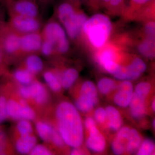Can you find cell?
<instances>
[{
  "label": "cell",
  "instance_id": "21",
  "mask_svg": "<svg viewBox=\"0 0 155 155\" xmlns=\"http://www.w3.org/2000/svg\"><path fill=\"white\" fill-rule=\"evenodd\" d=\"M26 66L29 72L38 73L42 70L43 63L41 58L36 55L29 56L26 60Z\"/></svg>",
  "mask_w": 155,
  "mask_h": 155
},
{
  "label": "cell",
  "instance_id": "4",
  "mask_svg": "<svg viewBox=\"0 0 155 155\" xmlns=\"http://www.w3.org/2000/svg\"><path fill=\"white\" fill-rule=\"evenodd\" d=\"M44 35L45 40L50 41L54 47L56 46L60 52L65 53L68 50L69 43L66 32L59 24L51 22L47 24Z\"/></svg>",
  "mask_w": 155,
  "mask_h": 155
},
{
  "label": "cell",
  "instance_id": "10",
  "mask_svg": "<svg viewBox=\"0 0 155 155\" xmlns=\"http://www.w3.org/2000/svg\"><path fill=\"white\" fill-rule=\"evenodd\" d=\"M42 43V39L39 34L26 33L20 36V50L25 52L36 51L41 48Z\"/></svg>",
  "mask_w": 155,
  "mask_h": 155
},
{
  "label": "cell",
  "instance_id": "9",
  "mask_svg": "<svg viewBox=\"0 0 155 155\" xmlns=\"http://www.w3.org/2000/svg\"><path fill=\"white\" fill-rule=\"evenodd\" d=\"M133 90V85L131 82L126 80L124 81L120 84L118 91L114 96L115 104L120 107H127L132 98Z\"/></svg>",
  "mask_w": 155,
  "mask_h": 155
},
{
  "label": "cell",
  "instance_id": "3",
  "mask_svg": "<svg viewBox=\"0 0 155 155\" xmlns=\"http://www.w3.org/2000/svg\"><path fill=\"white\" fill-rule=\"evenodd\" d=\"M58 15L68 35L72 39L76 38L81 33L87 19L84 13L75 11L71 4L66 2L59 6Z\"/></svg>",
  "mask_w": 155,
  "mask_h": 155
},
{
  "label": "cell",
  "instance_id": "29",
  "mask_svg": "<svg viewBox=\"0 0 155 155\" xmlns=\"http://www.w3.org/2000/svg\"><path fill=\"white\" fill-rule=\"evenodd\" d=\"M151 89V85L148 82H141L136 86L135 93L140 96L146 98L147 96L150 93Z\"/></svg>",
  "mask_w": 155,
  "mask_h": 155
},
{
  "label": "cell",
  "instance_id": "38",
  "mask_svg": "<svg viewBox=\"0 0 155 155\" xmlns=\"http://www.w3.org/2000/svg\"><path fill=\"white\" fill-rule=\"evenodd\" d=\"M155 22H148L145 28V31L147 34V38L150 39H154L155 38Z\"/></svg>",
  "mask_w": 155,
  "mask_h": 155
},
{
  "label": "cell",
  "instance_id": "12",
  "mask_svg": "<svg viewBox=\"0 0 155 155\" xmlns=\"http://www.w3.org/2000/svg\"><path fill=\"white\" fill-rule=\"evenodd\" d=\"M130 129L124 127L120 129L116 139L111 144V150L116 155H122L127 150V138Z\"/></svg>",
  "mask_w": 155,
  "mask_h": 155
},
{
  "label": "cell",
  "instance_id": "31",
  "mask_svg": "<svg viewBox=\"0 0 155 155\" xmlns=\"http://www.w3.org/2000/svg\"><path fill=\"white\" fill-rule=\"evenodd\" d=\"M8 148V140L5 132L0 129V155L5 154Z\"/></svg>",
  "mask_w": 155,
  "mask_h": 155
},
{
  "label": "cell",
  "instance_id": "43",
  "mask_svg": "<svg viewBox=\"0 0 155 155\" xmlns=\"http://www.w3.org/2000/svg\"><path fill=\"white\" fill-rule=\"evenodd\" d=\"M13 1L14 0H0V2L3 3L5 5H7L9 6L11 5V4Z\"/></svg>",
  "mask_w": 155,
  "mask_h": 155
},
{
  "label": "cell",
  "instance_id": "36",
  "mask_svg": "<svg viewBox=\"0 0 155 155\" xmlns=\"http://www.w3.org/2000/svg\"><path fill=\"white\" fill-rule=\"evenodd\" d=\"M94 116L96 121L99 123H102L105 121L106 118V113L105 109L99 107L98 108L94 113Z\"/></svg>",
  "mask_w": 155,
  "mask_h": 155
},
{
  "label": "cell",
  "instance_id": "15",
  "mask_svg": "<svg viewBox=\"0 0 155 155\" xmlns=\"http://www.w3.org/2000/svg\"><path fill=\"white\" fill-rule=\"evenodd\" d=\"M145 98L136 93H133L129 105L130 106V113L133 117L139 118L144 116L145 113Z\"/></svg>",
  "mask_w": 155,
  "mask_h": 155
},
{
  "label": "cell",
  "instance_id": "6",
  "mask_svg": "<svg viewBox=\"0 0 155 155\" xmlns=\"http://www.w3.org/2000/svg\"><path fill=\"white\" fill-rule=\"evenodd\" d=\"M18 93L23 99H33L37 104H45L48 98V93L45 86L38 82L22 85L18 90Z\"/></svg>",
  "mask_w": 155,
  "mask_h": 155
},
{
  "label": "cell",
  "instance_id": "46",
  "mask_svg": "<svg viewBox=\"0 0 155 155\" xmlns=\"http://www.w3.org/2000/svg\"><path fill=\"white\" fill-rule=\"evenodd\" d=\"M155 120H153V123H152V125H153V127H155Z\"/></svg>",
  "mask_w": 155,
  "mask_h": 155
},
{
  "label": "cell",
  "instance_id": "19",
  "mask_svg": "<svg viewBox=\"0 0 155 155\" xmlns=\"http://www.w3.org/2000/svg\"><path fill=\"white\" fill-rule=\"evenodd\" d=\"M36 129L39 137L45 142L51 141L54 129L47 123L38 122L36 124Z\"/></svg>",
  "mask_w": 155,
  "mask_h": 155
},
{
  "label": "cell",
  "instance_id": "39",
  "mask_svg": "<svg viewBox=\"0 0 155 155\" xmlns=\"http://www.w3.org/2000/svg\"><path fill=\"white\" fill-rule=\"evenodd\" d=\"M84 125H85V127H86V129L88 130L90 129H91L92 127H96L95 126L96 124H95V122L94 119L91 117H88L85 120Z\"/></svg>",
  "mask_w": 155,
  "mask_h": 155
},
{
  "label": "cell",
  "instance_id": "37",
  "mask_svg": "<svg viewBox=\"0 0 155 155\" xmlns=\"http://www.w3.org/2000/svg\"><path fill=\"white\" fill-rule=\"evenodd\" d=\"M103 67H104L106 71L114 75L119 69L120 66L113 61H109L106 63Z\"/></svg>",
  "mask_w": 155,
  "mask_h": 155
},
{
  "label": "cell",
  "instance_id": "42",
  "mask_svg": "<svg viewBox=\"0 0 155 155\" xmlns=\"http://www.w3.org/2000/svg\"><path fill=\"white\" fill-rule=\"evenodd\" d=\"M83 152L79 148V147L77 148H73L71 152V155H83Z\"/></svg>",
  "mask_w": 155,
  "mask_h": 155
},
{
  "label": "cell",
  "instance_id": "22",
  "mask_svg": "<svg viewBox=\"0 0 155 155\" xmlns=\"http://www.w3.org/2000/svg\"><path fill=\"white\" fill-rule=\"evenodd\" d=\"M139 51L143 55L147 58L155 56V41L154 39L147 38L139 45Z\"/></svg>",
  "mask_w": 155,
  "mask_h": 155
},
{
  "label": "cell",
  "instance_id": "14",
  "mask_svg": "<svg viewBox=\"0 0 155 155\" xmlns=\"http://www.w3.org/2000/svg\"><path fill=\"white\" fill-rule=\"evenodd\" d=\"M37 139L32 134L20 136L15 143V148L17 152L21 154L29 153L33 147L36 145Z\"/></svg>",
  "mask_w": 155,
  "mask_h": 155
},
{
  "label": "cell",
  "instance_id": "24",
  "mask_svg": "<svg viewBox=\"0 0 155 155\" xmlns=\"http://www.w3.org/2000/svg\"><path fill=\"white\" fill-rule=\"evenodd\" d=\"M44 79L45 82L47 83L50 89L54 91H58L61 88V82L59 81L58 78L56 77L53 73L51 72H45L44 74Z\"/></svg>",
  "mask_w": 155,
  "mask_h": 155
},
{
  "label": "cell",
  "instance_id": "40",
  "mask_svg": "<svg viewBox=\"0 0 155 155\" xmlns=\"http://www.w3.org/2000/svg\"><path fill=\"white\" fill-rule=\"evenodd\" d=\"M102 1L111 7H117L121 5V4L122 3L124 0H102Z\"/></svg>",
  "mask_w": 155,
  "mask_h": 155
},
{
  "label": "cell",
  "instance_id": "35",
  "mask_svg": "<svg viewBox=\"0 0 155 155\" xmlns=\"http://www.w3.org/2000/svg\"><path fill=\"white\" fill-rule=\"evenodd\" d=\"M51 141H52L53 143V144L55 145L56 146L59 147H61L62 146H63L64 143V141L62 139L60 133L55 130H54V131L53 132L52 137L51 139Z\"/></svg>",
  "mask_w": 155,
  "mask_h": 155
},
{
  "label": "cell",
  "instance_id": "13",
  "mask_svg": "<svg viewBox=\"0 0 155 155\" xmlns=\"http://www.w3.org/2000/svg\"><path fill=\"white\" fill-rule=\"evenodd\" d=\"M25 104H27V102L24 99L20 100V102L13 99L7 100L6 105L7 117L14 120H21L23 106Z\"/></svg>",
  "mask_w": 155,
  "mask_h": 155
},
{
  "label": "cell",
  "instance_id": "33",
  "mask_svg": "<svg viewBox=\"0 0 155 155\" xmlns=\"http://www.w3.org/2000/svg\"><path fill=\"white\" fill-rule=\"evenodd\" d=\"M7 100L5 97H0V124H1L8 117L6 110Z\"/></svg>",
  "mask_w": 155,
  "mask_h": 155
},
{
  "label": "cell",
  "instance_id": "8",
  "mask_svg": "<svg viewBox=\"0 0 155 155\" xmlns=\"http://www.w3.org/2000/svg\"><path fill=\"white\" fill-rule=\"evenodd\" d=\"M9 7L12 15L36 18L39 13L38 6L31 0H14Z\"/></svg>",
  "mask_w": 155,
  "mask_h": 155
},
{
  "label": "cell",
  "instance_id": "41",
  "mask_svg": "<svg viewBox=\"0 0 155 155\" xmlns=\"http://www.w3.org/2000/svg\"><path fill=\"white\" fill-rule=\"evenodd\" d=\"M150 0H131L133 5L136 6H140L144 5L148 2Z\"/></svg>",
  "mask_w": 155,
  "mask_h": 155
},
{
  "label": "cell",
  "instance_id": "16",
  "mask_svg": "<svg viewBox=\"0 0 155 155\" xmlns=\"http://www.w3.org/2000/svg\"><path fill=\"white\" fill-rule=\"evenodd\" d=\"M105 110L109 127L113 130H119L122 124V118L120 112L116 108L111 106L107 107Z\"/></svg>",
  "mask_w": 155,
  "mask_h": 155
},
{
  "label": "cell",
  "instance_id": "45",
  "mask_svg": "<svg viewBox=\"0 0 155 155\" xmlns=\"http://www.w3.org/2000/svg\"><path fill=\"white\" fill-rule=\"evenodd\" d=\"M2 52H1V51L0 50V63H1V62L2 61Z\"/></svg>",
  "mask_w": 155,
  "mask_h": 155
},
{
  "label": "cell",
  "instance_id": "34",
  "mask_svg": "<svg viewBox=\"0 0 155 155\" xmlns=\"http://www.w3.org/2000/svg\"><path fill=\"white\" fill-rule=\"evenodd\" d=\"M54 46L51 43H50V41L45 40L43 43H42V45L41 46L42 53L43 54V55L45 56L51 55L54 50Z\"/></svg>",
  "mask_w": 155,
  "mask_h": 155
},
{
  "label": "cell",
  "instance_id": "25",
  "mask_svg": "<svg viewBox=\"0 0 155 155\" xmlns=\"http://www.w3.org/2000/svg\"><path fill=\"white\" fill-rule=\"evenodd\" d=\"M115 87V82L110 78H102L98 83V89L103 94H109Z\"/></svg>",
  "mask_w": 155,
  "mask_h": 155
},
{
  "label": "cell",
  "instance_id": "26",
  "mask_svg": "<svg viewBox=\"0 0 155 155\" xmlns=\"http://www.w3.org/2000/svg\"><path fill=\"white\" fill-rule=\"evenodd\" d=\"M17 130L20 136L32 134L33 127L30 121L27 120H20L17 124Z\"/></svg>",
  "mask_w": 155,
  "mask_h": 155
},
{
  "label": "cell",
  "instance_id": "44",
  "mask_svg": "<svg viewBox=\"0 0 155 155\" xmlns=\"http://www.w3.org/2000/svg\"><path fill=\"white\" fill-rule=\"evenodd\" d=\"M155 100H153L152 102V110L153 111L155 110Z\"/></svg>",
  "mask_w": 155,
  "mask_h": 155
},
{
  "label": "cell",
  "instance_id": "30",
  "mask_svg": "<svg viewBox=\"0 0 155 155\" xmlns=\"http://www.w3.org/2000/svg\"><path fill=\"white\" fill-rule=\"evenodd\" d=\"M129 66L134 71L138 72L140 74L144 72L147 68V66L145 62L141 59L138 58L134 59Z\"/></svg>",
  "mask_w": 155,
  "mask_h": 155
},
{
  "label": "cell",
  "instance_id": "18",
  "mask_svg": "<svg viewBox=\"0 0 155 155\" xmlns=\"http://www.w3.org/2000/svg\"><path fill=\"white\" fill-rule=\"evenodd\" d=\"M141 144V138L138 132L132 129L130 130V132L127 138V150L129 153H133L138 150Z\"/></svg>",
  "mask_w": 155,
  "mask_h": 155
},
{
  "label": "cell",
  "instance_id": "5",
  "mask_svg": "<svg viewBox=\"0 0 155 155\" xmlns=\"http://www.w3.org/2000/svg\"><path fill=\"white\" fill-rule=\"evenodd\" d=\"M98 102L97 90L94 83L91 81L83 83L79 93V96L75 105L78 109L82 112L91 110Z\"/></svg>",
  "mask_w": 155,
  "mask_h": 155
},
{
  "label": "cell",
  "instance_id": "7",
  "mask_svg": "<svg viewBox=\"0 0 155 155\" xmlns=\"http://www.w3.org/2000/svg\"><path fill=\"white\" fill-rule=\"evenodd\" d=\"M11 24L15 30L21 33H29L36 32L40 27L36 18L12 15Z\"/></svg>",
  "mask_w": 155,
  "mask_h": 155
},
{
  "label": "cell",
  "instance_id": "20",
  "mask_svg": "<svg viewBox=\"0 0 155 155\" xmlns=\"http://www.w3.org/2000/svg\"><path fill=\"white\" fill-rule=\"evenodd\" d=\"M78 76V72L75 69L70 68L67 70L61 77V86H63L64 89H68L71 87L77 81Z\"/></svg>",
  "mask_w": 155,
  "mask_h": 155
},
{
  "label": "cell",
  "instance_id": "11",
  "mask_svg": "<svg viewBox=\"0 0 155 155\" xmlns=\"http://www.w3.org/2000/svg\"><path fill=\"white\" fill-rule=\"evenodd\" d=\"M89 130V137L86 144L90 150L95 152H101L105 150L106 140L104 136L100 133L96 127H92Z\"/></svg>",
  "mask_w": 155,
  "mask_h": 155
},
{
  "label": "cell",
  "instance_id": "1",
  "mask_svg": "<svg viewBox=\"0 0 155 155\" xmlns=\"http://www.w3.org/2000/svg\"><path fill=\"white\" fill-rule=\"evenodd\" d=\"M56 116L58 132L64 143L72 148L79 147L83 143V127L77 108L69 102H62L56 109Z\"/></svg>",
  "mask_w": 155,
  "mask_h": 155
},
{
  "label": "cell",
  "instance_id": "32",
  "mask_svg": "<svg viewBox=\"0 0 155 155\" xmlns=\"http://www.w3.org/2000/svg\"><path fill=\"white\" fill-rule=\"evenodd\" d=\"M32 155H51L52 152L42 145H36L29 153Z\"/></svg>",
  "mask_w": 155,
  "mask_h": 155
},
{
  "label": "cell",
  "instance_id": "23",
  "mask_svg": "<svg viewBox=\"0 0 155 155\" xmlns=\"http://www.w3.org/2000/svg\"><path fill=\"white\" fill-rule=\"evenodd\" d=\"M14 78L18 83L28 85L32 82V74L28 70H18L14 73Z\"/></svg>",
  "mask_w": 155,
  "mask_h": 155
},
{
  "label": "cell",
  "instance_id": "2",
  "mask_svg": "<svg viewBox=\"0 0 155 155\" xmlns=\"http://www.w3.org/2000/svg\"><path fill=\"white\" fill-rule=\"evenodd\" d=\"M82 30L90 43L101 48L107 41L112 30L110 20L103 14H96L85 21Z\"/></svg>",
  "mask_w": 155,
  "mask_h": 155
},
{
  "label": "cell",
  "instance_id": "27",
  "mask_svg": "<svg viewBox=\"0 0 155 155\" xmlns=\"http://www.w3.org/2000/svg\"><path fill=\"white\" fill-rule=\"evenodd\" d=\"M116 57L114 51L110 48L104 50L98 56V61L102 66H104L106 63L113 61Z\"/></svg>",
  "mask_w": 155,
  "mask_h": 155
},
{
  "label": "cell",
  "instance_id": "17",
  "mask_svg": "<svg viewBox=\"0 0 155 155\" xmlns=\"http://www.w3.org/2000/svg\"><path fill=\"white\" fill-rule=\"evenodd\" d=\"M2 45L5 52L13 54L20 50V36L16 33H9L4 39Z\"/></svg>",
  "mask_w": 155,
  "mask_h": 155
},
{
  "label": "cell",
  "instance_id": "28",
  "mask_svg": "<svg viewBox=\"0 0 155 155\" xmlns=\"http://www.w3.org/2000/svg\"><path fill=\"white\" fill-rule=\"evenodd\" d=\"M155 150V144L150 139L145 140L137 152V155H149L152 154Z\"/></svg>",
  "mask_w": 155,
  "mask_h": 155
}]
</instances>
